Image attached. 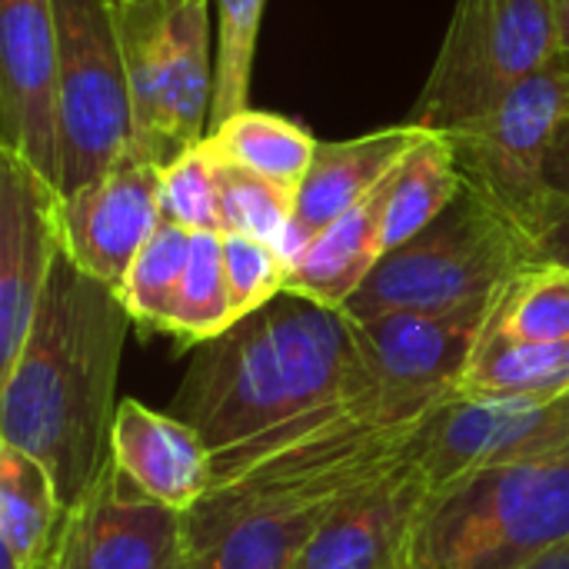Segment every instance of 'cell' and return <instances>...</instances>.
Instances as JSON below:
<instances>
[{
  "instance_id": "cell-27",
  "label": "cell",
  "mask_w": 569,
  "mask_h": 569,
  "mask_svg": "<svg viewBox=\"0 0 569 569\" xmlns=\"http://www.w3.org/2000/svg\"><path fill=\"white\" fill-rule=\"evenodd\" d=\"M267 0H217V53H213V103L210 130L250 110V77ZM207 130V133H210Z\"/></svg>"
},
{
  "instance_id": "cell-16",
  "label": "cell",
  "mask_w": 569,
  "mask_h": 569,
  "mask_svg": "<svg viewBox=\"0 0 569 569\" xmlns=\"http://www.w3.org/2000/svg\"><path fill=\"white\" fill-rule=\"evenodd\" d=\"M430 130L417 123L370 130L363 137L320 143L313 163L297 190V207L290 230L280 243L283 260L293 267L300 253L347 210L363 203L403 160L407 153L427 137Z\"/></svg>"
},
{
  "instance_id": "cell-26",
  "label": "cell",
  "mask_w": 569,
  "mask_h": 569,
  "mask_svg": "<svg viewBox=\"0 0 569 569\" xmlns=\"http://www.w3.org/2000/svg\"><path fill=\"white\" fill-rule=\"evenodd\" d=\"M190 243L193 233L177 227V223H160L157 233L147 240V247L137 253L133 267L127 270L123 283H120V300L130 310L133 323H147L167 333L183 273H187V260H190Z\"/></svg>"
},
{
  "instance_id": "cell-32",
  "label": "cell",
  "mask_w": 569,
  "mask_h": 569,
  "mask_svg": "<svg viewBox=\"0 0 569 569\" xmlns=\"http://www.w3.org/2000/svg\"><path fill=\"white\" fill-rule=\"evenodd\" d=\"M547 183L553 193L569 197V113L563 117L553 147H550V160H547Z\"/></svg>"
},
{
  "instance_id": "cell-5",
  "label": "cell",
  "mask_w": 569,
  "mask_h": 569,
  "mask_svg": "<svg viewBox=\"0 0 569 569\" xmlns=\"http://www.w3.org/2000/svg\"><path fill=\"white\" fill-rule=\"evenodd\" d=\"M560 53V0H457L410 123L450 133L490 113Z\"/></svg>"
},
{
  "instance_id": "cell-6",
  "label": "cell",
  "mask_w": 569,
  "mask_h": 569,
  "mask_svg": "<svg viewBox=\"0 0 569 569\" xmlns=\"http://www.w3.org/2000/svg\"><path fill=\"white\" fill-rule=\"evenodd\" d=\"M60 80V197L110 173L133 137L117 0H53Z\"/></svg>"
},
{
  "instance_id": "cell-8",
  "label": "cell",
  "mask_w": 569,
  "mask_h": 569,
  "mask_svg": "<svg viewBox=\"0 0 569 569\" xmlns=\"http://www.w3.org/2000/svg\"><path fill=\"white\" fill-rule=\"evenodd\" d=\"M569 447V397L473 400L453 393L423 427L417 467L430 493L480 470Z\"/></svg>"
},
{
  "instance_id": "cell-15",
  "label": "cell",
  "mask_w": 569,
  "mask_h": 569,
  "mask_svg": "<svg viewBox=\"0 0 569 569\" xmlns=\"http://www.w3.org/2000/svg\"><path fill=\"white\" fill-rule=\"evenodd\" d=\"M110 460L127 487L177 513H190L213 487V450L200 430L140 400L117 403Z\"/></svg>"
},
{
  "instance_id": "cell-9",
  "label": "cell",
  "mask_w": 569,
  "mask_h": 569,
  "mask_svg": "<svg viewBox=\"0 0 569 569\" xmlns=\"http://www.w3.org/2000/svg\"><path fill=\"white\" fill-rule=\"evenodd\" d=\"M0 150L60 193V80L53 0H0Z\"/></svg>"
},
{
  "instance_id": "cell-21",
  "label": "cell",
  "mask_w": 569,
  "mask_h": 569,
  "mask_svg": "<svg viewBox=\"0 0 569 569\" xmlns=\"http://www.w3.org/2000/svg\"><path fill=\"white\" fill-rule=\"evenodd\" d=\"M170 43V117L180 150L203 143L213 103L210 0H180L167 17Z\"/></svg>"
},
{
  "instance_id": "cell-7",
  "label": "cell",
  "mask_w": 569,
  "mask_h": 569,
  "mask_svg": "<svg viewBox=\"0 0 569 569\" xmlns=\"http://www.w3.org/2000/svg\"><path fill=\"white\" fill-rule=\"evenodd\" d=\"M569 113V70L557 60L503 97L490 113L447 137L463 187L497 207L527 237L550 200L547 160Z\"/></svg>"
},
{
  "instance_id": "cell-20",
  "label": "cell",
  "mask_w": 569,
  "mask_h": 569,
  "mask_svg": "<svg viewBox=\"0 0 569 569\" xmlns=\"http://www.w3.org/2000/svg\"><path fill=\"white\" fill-rule=\"evenodd\" d=\"M457 393L473 400L569 397V343H523L483 333Z\"/></svg>"
},
{
  "instance_id": "cell-25",
  "label": "cell",
  "mask_w": 569,
  "mask_h": 569,
  "mask_svg": "<svg viewBox=\"0 0 569 569\" xmlns=\"http://www.w3.org/2000/svg\"><path fill=\"white\" fill-rule=\"evenodd\" d=\"M237 323L223 270V233H193L187 273L167 323V333L180 343L200 347L217 340Z\"/></svg>"
},
{
  "instance_id": "cell-36",
  "label": "cell",
  "mask_w": 569,
  "mask_h": 569,
  "mask_svg": "<svg viewBox=\"0 0 569 569\" xmlns=\"http://www.w3.org/2000/svg\"><path fill=\"white\" fill-rule=\"evenodd\" d=\"M170 3H180V0H170Z\"/></svg>"
},
{
  "instance_id": "cell-4",
  "label": "cell",
  "mask_w": 569,
  "mask_h": 569,
  "mask_svg": "<svg viewBox=\"0 0 569 569\" xmlns=\"http://www.w3.org/2000/svg\"><path fill=\"white\" fill-rule=\"evenodd\" d=\"M530 270L527 237L497 207L463 193L413 240L383 253L343 313L370 320L397 310H447L497 297Z\"/></svg>"
},
{
  "instance_id": "cell-13",
  "label": "cell",
  "mask_w": 569,
  "mask_h": 569,
  "mask_svg": "<svg viewBox=\"0 0 569 569\" xmlns=\"http://www.w3.org/2000/svg\"><path fill=\"white\" fill-rule=\"evenodd\" d=\"M497 297H483L447 310H397L353 320L370 373L410 393H453L470 367Z\"/></svg>"
},
{
  "instance_id": "cell-10",
  "label": "cell",
  "mask_w": 569,
  "mask_h": 569,
  "mask_svg": "<svg viewBox=\"0 0 569 569\" xmlns=\"http://www.w3.org/2000/svg\"><path fill=\"white\" fill-rule=\"evenodd\" d=\"M60 193L0 150V377L17 363L60 253Z\"/></svg>"
},
{
  "instance_id": "cell-14",
  "label": "cell",
  "mask_w": 569,
  "mask_h": 569,
  "mask_svg": "<svg viewBox=\"0 0 569 569\" xmlns=\"http://www.w3.org/2000/svg\"><path fill=\"white\" fill-rule=\"evenodd\" d=\"M430 487L410 463L333 510L290 569H410Z\"/></svg>"
},
{
  "instance_id": "cell-11",
  "label": "cell",
  "mask_w": 569,
  "mask_h": 569,
  "mask_svg": "<svg viewBox=\"0 0 569 569\" xmlns=\"http://www.w3.org/2000/svg\"><path fill=\"white\" fill-rule=\"evenodd\" d=\"M57 569H187V513L140 497L110 460L67 510Z\"/></svg>"
},
{
  "instance_id": "cell-12",
  "label": "cell",
  "mask_w": 569,
  "mask_h": 569,
  "mask_svg": "<svg viewBox=\"0 0 569 569\" xmlns=\"http://www.w3.org/2000/svg\"><path fill=\"white\" fill-rule=\"evenodd\" d=\"M163 167L127 153L110 173L60 197V247L87 277L120 290L137 253L163 223Z\"/></svg>"
},
{
  "instance_id": "cell-19",
  "label": "cell",
  "mask_w": 569,
  "mask_h": 569,
  "mask_svg": "<svg viewBox=\"0 0 569 569\" xmlns=\"http://www.w3.org/2000/svg\"><path fill=\"white\" fill-rule=\"evenodd\" d=\"M67 503L50 470L0 443V543L3 569H40L57 557Z\"/></svg>"
},
{
  "instance_id": "cell-1",
  "label": "cell",
  "mask_w": 569,
  "mask_h": 569,
  "mask_svg": "<svg viewBox=\"0 0 569 569\" xmlns=\"http://www.w3.org/2000/svg\"><path fill=\"white\" fill-rule=\"evenodd\" d=\"M130 323L120 293L60 250L30 337L0 377V443L37 457L67 510L110 463L113 387Z\"/></svg>"
},
{
  "instance_id": "cell-2",
  "label": "cell",
  "mask_w": 569,
  "mask_h": 569,
  "mask_svg": "<svg viewBox=\"0 0 569 569\" xmlns=\"http://www.w3.org/2000/svg\"><path fill=\"white\" fill-rule=\"evenodd\" d=\"M370 383L377 377L357 323L337 307L283 290L217 340L193 347L170 413L223 453Z\"/></svg>"
},
{
  "instance_id": "cell-24",
  "label": "cell",
  "mask_w": 569,
  "mask_h": 569,
  "mask_svg": "<svg viewBox=\"0 0 569 569\" xmlns=\"http://www.w3.org/2000/svg\"><path fill=\"white\" fill-rule=\"evenodd\" d=\"M487 337L523 343H569V270L530 267L497 300Z\"/></svg>"
},
{
  "instance_id": "cell-22",
  "label": "cell",
  "mask_w": 569,
  "mask_h": 569,
  "mask_svg": "<svg viewBox=\"0 0 569 569\" xmlns=\"http://www.w3.org/2000/svg\"><path fill=\"white\" fill-rule=\"evenodd\" d=\"M317 147L320 143L300 123L267 110H243L203 137V150L213 160L253 170L293 190H300Z\"/></svg>"
},
{
  "instance_id": "cell-30",
  "label": "cell",
  "mask_w": 569,
  "mask_h": 569,
  "mask_svg": "<svg viewBox=\"0 0 569 569\" xmlns=\"http://www.w3.org/2000/svg\"><path fill=\"white\" fill-rule=\"evenodd\" d=\"M223 270H227V290L237 320H243L247 313L260 310L277 293H283L290 277V263L283 260L280 247L243 233H223Z\"/></svg>"
},
{
  "instance_id": "cell-17",
  "label": "cell",
  "mask_w": 569,
  "mask_h": 569,
  "mask_svg": "<svg viewBox=\"0 0 569 569\" xmlns=\"http://www.w3.org/2000/svg\"><path fill=\"white\" fill-rule=\"evenodd\" d=\"M170 0H117L133 120L130 153L157 167H167L183 153L173 140L170 117Z\"/></svg>"
},
{
  "instance_id": "cell-34",
  "label": "cell",
  "mask_w": 569,
  "mask_h": 569,
  "mask_svg": "<svg viewBox=\"0 0 569 569\" xmlns=\"http://www.w3.org/2000/svg\"><path fill=\"white\" fill-rule=\"evenodd\" d=\"M560 53L569 57V0H560Z\"/></svg>"
},
{
  "instance_id": "cell-18",
  "label": "cell",
  "mask_w": 569,
  "mask_h": 569,
  "mask_svg": "<svg viewBox=\"0 0 569 569\" xmlns=\"http://www.w3.org/2000/svg\"><path fill=\"white\" fill-rule=\"evenodd\" d=\"M393 173L353 210L337 217L290 267L287 290L303 293L323 307L343 310L383 260V217Z\"/></svg>"
},
{
  "instance_id": "cell-23",
  "label": "cell",
  "mask_w": 569,
  "mask_h": 569,
  "mask_svg": "<svg viewBox=\"0 0 569 569\" xmlns=\"http://www.w3.org/2000/svg\"><path fill=\"white\" fill-rule=\"evenodd\" d=\"M460 193H463V177L453 163V150L447 137L427 133L393 170L387 217H383V253L403 247L420 230H427Z\"/></svg>"
},
{
  "instance_id": "cell-28",
  "label": "cell",
  "mask_w": 569,
  "mask_h": 569,
  "mask_svg": "<svg viewBox=\"0 0 569 569\" xmlns=\"http://www.w3.org/2000/svg\"><path fill=\"white\" fill-rule=\"evenodd\" d=\"M217 163V183H220V210H223V233H243L263 243L280 247L293 207H297V190L273 183L253 170L233 167V163Z\"/></svg>"
},
{
  "instance_id": "cell-3",
  "label": "cell",
  "mask_w": 569,
  "mask_h": 569,
  "mask_svg": "<svg viewBox=\"0 0 569 569\" xmlns=\"http://www.w3.org/2000/svg\"><path fill=\"white\" fill-rule=\"evenodd\" d=\"M569 540V447L430 493L410 569H527Z\"/></svg>"
},
{
  "instance_id": "cell-33",
  "label": "cell",
  "mask_w": 569,
  "mask_h": 569,
  "mask_svg": "<svg viewBox=\"0 0 569 569\" xmlns=\"http://www.w3.org/2000/svg\"><path fill=\"white\" fill-rule=\"evenodd\" d=\"M527 569H569V540L567 543H560L557 550L543 553L540 560H533Z\"/></svg>"
},
{
  "instance_id": "cell-35",
  "label": "cell",
  "mask_w": 569,
  "mask_h": 569,
  "mask_svg": "<svg viewBox=\"0 0 569 569\" xmlns=\"http://www.w3.org/2000/svg\"><path fill=\"white\" fill-rule=\"evenodd\" d=\"M40 569H57V557H53V560H50L47 567H40Z\"/></svg>"
},
{
  "instance_id": "cell-31",
  "label": "cell",
  "mask_w": 569,
  "mask_h": 569,
  "mask_svg": "<svg viewBox=\"0 0 569 569\" xmlns=\"http://www.w3.org/2000/svg\"><path fill=\"white\" fill-rule=\"evenodd\" d=\"M530 267H563L569 270V197L550 190L533 230L527 233Z\"/></svg>"
},
{
  "instance_id": "cell-29",
  "label": "cell",
  "mask_w": 569,
  "mask_h": 569,
  "mask_svg": "<svg viewBox=\"0 0 569 569\" xmlns=\"http://www.w3.org/2000/svg\"><path fill=\"white\" fill-rule=\"evenodd\" d=\"M160 207L163 220L190 233H223L217 163L203 143L183 150L160 173Z\"/></svg>"
}]
</instances>
